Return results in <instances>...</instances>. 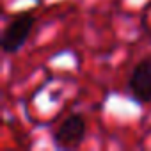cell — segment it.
<instances>
[{"mask_svg":"<svg viewBox=\"0 0 151 151\" xmlns=\"http://www.w3.org/2000/svg\"><path fill=\"white\" fill-rule=\"evenodd\" d=\"M34 23H36V18L32 13L25 11V13L16 14L7 23L2 34V50L6 53H16L20 48H23L34 29Z\"/></svg>","mask_w":151,"mask_h":151,"instance_id":"1","label":"cell"},{"mask_svg":"<svg viewBox=\"0 0 151 151\" xmlns=\"http://www.w3.org/2000/svg\"><path fill=\"white\" fill-rule=\"evenodd\" d=\"M86 137V119L80 114H71L68 116L53 133V142L57 147L71 149L78 147Z\"/></svg>","mask_w":151,"mask_h":151,"instance_id":"3","label":"cell"},{"mask_svg":"<svg viewBox=\"0 0 151 151\" xmlns=\"http://www.w3.org/2000/svg\"><path fill=\"white\" fill-rule=\"evenodd\" d=\"M130 96L137 103H151V55L140 59L128 78Z\"/></svg>","mask_w":151,"mask_h":151,"instance_id":"2","label":"cell"}]
</instances>
